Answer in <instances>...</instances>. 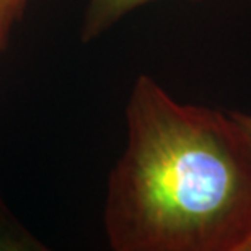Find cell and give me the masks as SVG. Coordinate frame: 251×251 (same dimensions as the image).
Wrapping results in <instances>:
<instances>
[{"label":"cell","instance_id":"5","mask_svg":"<svg viewBox=\"0 0 251 251\" xmlns=\"http://www.w3.org/2000/svg\"><path fill=\"white\" fill-rule=\"evenodd\" d=\"M243 251H251V235H250V238L247 240V243H245Z\"/></svg>","mask_w":251,"mask_h":251},{"label":"cell","instance_id":"3","mask_svg":"<svg viewBox=\"0 0 251 251\" xmlns=\"http://www.w3.org/2000/svg\"><path fill=\"white\" fill-rule=\"evenodd\" d=\"M28 0H0V49L5 46L13 25L22 17Z\"/></svg>","mask_w":251,"mask_h":251},{"label":"cell","instance_id":"2","mask_svg":"<svg viewBox=\"0 0 251 251\" xmlns=\"http://www.w3.org/2000/svg\"><path fill=\"white\" fill-rule=\"evenodd\" d=\"M150 2L157 0H90L83 18L82 39L92 41L98 38L127 13ZM189 2H201V0H189Z\"/></svg>","mask_w":251,"mask_h":251},{"label":"cell","instance_id":"4","mask_svg":"<svg viewBox=\"0 0 251 251\" xmlns=\"http://www.w3.org/2000/svg\"><path fill=\"white\" fill-rule=\"evenodd\" d=\"M230 118L235 123V126L238 127V130L242 132L243 139L247 140L248 147L251 150V114L243 113V111H228Z\"/></svg>","mask_w":251,"mask_h":251},{"label":"cell","instance_id":"1","mask_svg":"<svg viewBox=\"0 0 251 251\" xmlns=\"http://www.w3.org/2000/svg\"><path fill=\"white\" fill-rule=\"evenodd\" d=\"M126 123L127 142L104 201L109 247L243 251L251 235V150L228 111L179 103L140 75Z\"/></svg>","mask_w":251,"mask_h":251}]
</instances>
